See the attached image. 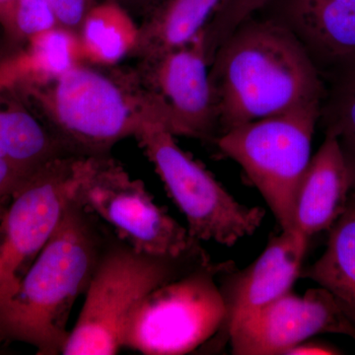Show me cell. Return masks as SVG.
<instances>
[{
    "label": "cell",
    "mask_w": 355,
    "mask_h": 355,
    "mask_svg": "<svg viewBox=\"0 0 355 355\" xmlns=\"http://www.w3.org/2000/svg\"><path fill=\"white\" fill-rule=\"evenodd\" d=\"M224 0H157L139 26L132 57L137 60L176 50L197 39Z\"/></svg>",
    "instance_id": "e0dca14e"
},
{
    "label": "cell",
    "mask_w": 355,
    "mask_h": 355,
    "mask_svg": "<svg viewBox=\"0 0 355 355\" xmlns=\"http://www.w3.org/2000/svg\"><path fill=\"white\" fill-rule=\"evenodd\" d=\"M80 62L77 35L55 27L31 37L0 58V89L21 91L46 85Z\"/></svg>",
    "instance_id": "2e32d148"
},
{
    "label": "cell",
    "mask_w": 355,
    "mask_h": 355,
    "mask_svg": "<svg viewBox=\"0 0 355 355\" xmlns=\"http://www.w3.org/2000/svg\"><path fill=\"white\" fill-rule=\"evenodd\" d=\"M55 159L14 193L0 218V302L10 297L46 246L73 200L77 161Z\"/></svg>",
    "instance_id": "9c48e42d"
},
{
    "label": "cell",
    "mask_w": 355,
    "mask_h": 355,
    "mask_svg": "<svg viewBox=\"0 0 355 355\" xmlns=\"http://www.w3.org/2000/svg\"><path fill=\"white\" fill-rule=\"evenodd\" d=\"M132 15L144 18L157 0H113Z\"/></svg>",
    "instance_id": "4316f807"
},
{
    "label": "cell",
    "mask_w": 355,
    "mask_h": 355,
    "mask_svg": "<svg viewBox=\"0 0 355 355\" xmlns=\"http://www.w3.org/2000/svg\"><path fill=\"white\" fill-rule=\"evenodd\" d=\"M7 205H8V203H0V218H1L2 214H3L4 210H6Z\"/></svg>",
    "instance_id": "f546056e"
},
{
    "label": "cell",
    "mask_w": 355,
    "mask_h": 355,
    "mask_svg": "<svg viewBox=\"0 0 355 355\" xmlns=\"http://www.w3.org/2000/svg\"><path fill=\"white\" fill-rule=\"evenodd\" d=\"M340 354V352L328 343L305 340L286 352L284 355Z\"/></svg>",
    "instance_id": "d4e9b609"
},
{
    "label": "cell",
    "mask_w": 355,
    "mask_h": 355,
    "mask_svg": "<svg viewBox=\"0 0 355 355\" xmlns=\"http://www.w3.org/2000/svg\"><path fill=\"white\" fill-rule=\"evenodd\" d=\"M300 279H310L330 292L355 324V196L349 193L345 212L330 229L326 251L302 268Z\"/></svg>",
    "instance_id": "ac0fdd59"
},
{
    "label": "cell",
    "mask_w": 355,
    "mask_h": 355,
    "mask_svg": "<svg viewBox=\"0 0 355 355\" xmlns=\"http://www.w3.org/2000/svg\"><path fill=\"white\" fill-rule=\"evenodd\" d=\"M135 139L183 214L193 239L232 247L261 227L266 210L237 202L205 166L180 148L160 121H144Z\"/></svg>",
    "instance_id": "52a82bcc"
},
{
    "label": "cell",
    "mask_w": 355,
    "mask_h": 355,
    "mask_svg": "<svg viewBox=\"0 0 355 355\" xmlns=\"http://www.w3.org/2000/svg\"><path fill=\"white\" fill-rule=\"evenodd\" d=\"M338 140L349 168L350 180H352L350 193L355 196V135H343V137H338Z\"/></svg>",
    "instance_id": "484cf974"
},
{
    "label": "cell",
    "mask_w": 355,
    "mask_h": 355,
    "mask_svg": "<svg viewBox=\"0 0 355 355\" xmlns=\"http://www.w3.org/2000/svg\"><path fill=\"white\" fill-rule=\"evenodd\" d=\"M322 79L319 123L324 135H355V55L324 72Z\"/></svg>",
    "instance_id": "ffe728a7"
},
{
    "label": "cell",
    "mask_w": 355,
    "mask_h": 355,
    "mask_svg": "<svg viewBox=\"0 0 355 355\" xmlns=\"http://www.w3.org/2000/svg\"><path fill=\"white\" fill-rule=\"evenodd\" d=\"M355 340V324L323 287L299 296L289 291L231 324L227 342L235 355H284L320 334Z\"/></svg>",
    "instance_id": "8fae6325"
},
{
    "label": "cell",
    "mask_w": 355,
    "mask_h": 355,
    "mask_svg": "<svg viewBox=\"0 0 355 355\" xmlns=\"http://www.w3.org/2000/svg\"><path fill=\"white\" fill-rule=\"evenodd\" d=\"M257 15L286 27L321 76L355 55V0H270Z\"/></svg>",
    "instance_id": "4fadbf2b"
},
{
    "label": "cell",
    "mask_w": 355,
    "mask_h": 355,
    "mask_svg": "<svg viewBox=\"0 0 355 355\" xmlns=\"http://www.w3.org/2000/svg\"><path fill=\"white\" fill-rule=\"evenodd\" d=\"M60 27L78 34L86 15L97 0H49Z\"/></svg>",
    "instance_id": "603a6c76"
},
{
    "label": "cell",
    "mask_w": 355,
    "mask_h": 355,
    "mask_svg": "<svg viewBox=\"0 0 355 355\" xmlns=\"http://www.w3.org/2000/svg\"><path fill=\"white\" fill-rule=\"evenodd\" d=\"M321 103L244 123L214 140L266 200L282 231H293L296 196L311 160Z\"/></svg>",
    "instance_id": "8992f818"
},
{
    "label": "cell",
    "mask_w": 355,
    "mask_h": 355,
    "mask_svg": "<svg viewBox=\"0 0 355 355\" xmlns=\"http://www.w3.org/2000/svg\"><path fill=\"white\" fill-rule=\"evenodd\" d=\"M209 83L217 137L250 121L321 103L324 91L297 39L261 15L243 22L219 46Z\"/></svg>",
    "instance_id": "6da1fadb"
},
{
    "label": "cell",
    "mask_w": 355,
    "mask_h": 355,
    "mask_svg": "<svg viewBox=\"0 0 355 355\" xmlns=\"http://www.w3.org/2000/svg\"><path fill=\"white\" fill-rule=\"evenodd\" d=\"M234 266L211 261L154 289L130 315L123 349L183 355L216 345L227 319L219 277Z\"/></svg>",
    "instance_id": "5b68a950"
},
{
    "label": "cell",
    "mask_w": 355,
    "mask_h": 355,
    "mask_svg": "<svg viewBox=\"0 0 355 355\" xmlns=\"http://www.w3.org/2000/svg\"><path fill=\"white\" fill-rule=\"evenodd\" d=\"M17 92L69 153L83 157L107 155L144 121L157 120L137 67L80 62L53 83Z\"/></svg>",
    "instance_id": "3957f363"
},
{
    "label": "cell",
    "mask_w": 355,
    "mask_h": 355,
    "mask_svg": "<svg viewBox=\"0 0 355 355\" xmlns=\"http://www.w3.org/2000/svg\"><path fill=\"white\" fill-rule=\"evenodd\" d=\"M270 0H224L203 31L207 62L211 64L219 46L249 18L257 15Z\"/></svg>",
    "instance_id": "44dd1931"
},
{
    "label": "cell",
    "mask_w": 355,
    "mask_h": 355,
    "mask_svg": "<svg viewBox=\"0 0 355 355\" xmlns=\"http://www.w3.org/2000/svg\"><path fill=\"white\" fill-rule=\"evenodd\" d=\"M310 238L297 230L270 238L258 259L245 270L231 268L219 277L227 319L216 345L227 343V330L240 318L260 309L291 291L300 277Z\"/></svg>",
    "instance_id": "7c38bea8"
},
{
    "label": "cell",
    "mask_w": 355,
    "mask_h": 355,
    "mask_svg": "<svg viewBox=\"0 0 355 355\" xmlns=\"http://www.w3.org/2000/svg\"><path fill=\"white\" fill-rule=\"evenodd\" d=\"M77 37L83 62L114 67L135 53L139 26L120 4L103 0L89 11Z\"/></svg>",
    "instance_id": "d6986e66"
},
{
    "label": "cell",
    "mask_w": 355,
    "mask_h": 355,
    "mask_svg": "<svg viewBox=\"0 0 355 355\" xmlns=\"http://www.w3.org/2000/svg\"><path fill=\"white\" fill-rule=\"evenodd\" d=\"M352 180L338 137L324 135L311 157L296 196L294 228L311 238L331 226L345 212Z\"/></svg>",
    "instance_id": "5bb4252c"
},
{
    "label": "cell",
    "mask_w": 355,
    "mask_h": 355,
    "mask_svg": "<svg viewBox=\"0 0 355 355\" xmlns=\"http://www.w3.org/2000/svg\"><path fill=\"white\" fill-rule=\"evenodd\" d=\"M74 198L137 251L180 256L200 244L110 154L78 158Z\"/></svg>",
    "instance_id": "ba28073f"
},
{
    "label": "cell",
    "mask_w": 355,
    "mask_h": 355,
    "mask_svg": "<svg viewBox=\"0 0 355 355\" xmlns=\"http://www.w3.org/2000/svg\"><path fill=\"white\" fill-rule=\"evenodd\" d=\"M55 27L60 26L49 0H14L6 41L15 50L31 37Z\"/></svg>",
    "instance_id": "7402d4cb"
},
{
    "label": "cell",
    "mask_w": 355,
    "mask_h": 355,
    "mask_svg": "<svg viewBox=\"0 0 355 355\" xmlns=\"http://www.w3.org/2000/svg\"><path fill=\"white\" fill-rule=\"evenodd\" d=\"M8 343V340H7L6 335H4L3 331H2L1 327H0V349H1L2 345H4V343Z\"/></svg>",
    "instance_id": "f1b7e54d"
},
{
    "label": "cell",
    "mask_w": 355,
    "mask_h": 355,
    "mask_svg": "<svg viewBox=\"0 0 355 355\" xmlns=\"http://www.w3.org/2000/svg\"><path fill=\"white\" fill-rule=\"evenodd\" d=\"M26 178L12 165L0 157V203L10 202L14 193L18 190Z\"/></svg>",
    "instance_id": "cb8c5ba5"
},
{
    "label": "cell",
    "mask_w": 355,
    "mask_h": 355,
    "mask_svg": "<svg viewBox=\"0 0 355 355\" xmlns=\"http://www.w3.org/2000/svg\"><path fill=\"white\" fill-rule=\"evenodd\" d=\"M70 155L17 91L0 89V157L29 177L46 163Z\"/></svg>",
    "instance_id": "9a60e30c"
},
{
    "label": "cell",
    "mask_w": 355,
    "mask_h": 355,
    "mask_svg": "<svg viewBox=\"0 0 355 355\" xmlns=\"http://www.w3.org/2000/svg\"><path fill=\"white\" fill-rule=\"evenodd\" d=\"M210 261L200 244L180 256L153 254L137 251L114 233L62 354H120L128 320L139 303L157 287Z\"/></svg>",
    "instance_id": "277c9868"
},
{
    "label": "cell",
    "mask_w": 355,
    "mask_h": 355,
    "mask_svg": "<svg viewBox=\"0 0 355 355\" xmlns=\"http://www.w3.org/2000/svg\"><path fill=\"white\" fill-rule=\"evenodd\" d=\"M0 32L3 33V31H2L1 26H0ZM3 35H4V33H3ZM4 39H6V38H4Z\"/></svg>",
    "instance_id": "4dcf8cb0"
},
{
    "label": "cell",
    "mask_w": 355,
    "mask_h": 355,
    "mask_svg": "<svg viewBox=\"0 0 355 355\" xmlns=\"http://www.w3.org/2000/svg\"><path fill=\"white\" fill-rule=\"evenodd\" d=\"M14 0H0V26L4 33V38L10 25Z\"/></svg>",
    "instance_id": "83f0119b"
},
{
    "label": "cell",
    "mask_w": 355,
    "mask_h": 355,
    "mask_svg": "<svg viewBox=\"0 0 355 355\" xmlns=\"http://www.w3.org/2000/svg\"><path fill=\"white\" fill-rule=\"evenodd\" d=\"M137 69L156 118L172 135L214 144L217 121L203 32L187 46L139 60Z\"/></svg>",
    "instance_id": "30bf717a"
},
{
    "label": "cell",
    "mask_w": 355,
    "mask_h": 355,
    "mask_svg": "<svg viewBox=\"0 0 355 355\" xmlns=\"http://www.w3.org/2000/svg\"><path fill=\"white\" fill-rule=\"evenodd\" d=\"M104 225L73 198L15 292L0 302L8 343H27L40 355L62 354L72 308L85 295L114 235Z\"/></svg>",
    "instance_id": "7a4b0ae2"
}]
</instances>
